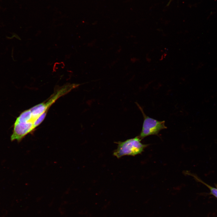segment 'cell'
Returning <instances> with one entry per match:
<instances>
[{"instance_id": "obj_1", "label": "cell", "mask_w": 217, "mask_h": 217, "mask_svg": "<svg viewBox=\"0 0 217 217\" xmlns=\"http://www.w3.org/2000/svg\"><path fill=\"white\" fill-rule=\"evenodd\" d=\"M77 86L75 83L64 85L56 90L46 101L23 112L14 123L11 141L20 142L27 135L33 132L44 120L51 106Z\"/></svg>"}, {"instance_id": "obj_2", "label": "cell", "mask_w": 217, "mask_h": 217, "mask_svg": "<svg viewBox=\"0 0 217 217\" xmlns=\"http://www.w3.org/2000/svg\"><path fill=\"white\" fill-rule=\"evenodd\" d=\"M139 136H137L123 142H115L118 146L114 151L113 155L119 158L124 156H134L141 153L149 145L143 144Z\"/></svg>"}, {"instance_id": "obj_3", "label": "cell", "mask_w": 217, "mask_h": 217, "mask_svg": "<svg viewBox=\"0 0 217 217\" xmlns=\"http://www.w3.org/2000/svg\"><path fill=\"white\" fill-rule=\"evenodd\" d=\"M135 103L143 117L142 129L139 136L141 139L149 136L157 135L160 131L167 128L165 126L164 121H159L147 116L144 113L142 107L137 103Z\"/></svg>"}, {"instance_id": "obj_4", "label": "cell", "mask_w": 217, "mask_h": 217, "mask_svg": "<svg viewBox=\"0 0 217 217\" xmlns=\"http://www.w3.org/2000/svg\"><path fill=\"white\" fill-rule=\"evenodd\" d=\"M193 176L197 181L202 183L203 184L205 185V186H206L209 189L210 191V193L217 198V186H216V188L214 187L203 182L201 179L198 178L196 176L194 175H193Z\"/></svg>"}, {"instance_id": "obj_5", "label": "cell", "mask_w": 217, "mask_h": 217, "mask_svg": "<svg viewBox=\"0 0 217 217\" xmlns=\"http://www.w3.org/2000/svg\"><path fill=\"white\" fill-rule=\"evenodd\" d=\"M167 55V54L166 53L164 54L163 55H162L161 56V60H162L164 58H165L166 55Z\"/></svg>"}]
</instances>
